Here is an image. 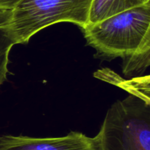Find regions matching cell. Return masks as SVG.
<instances>
[{
    "instance_id": "cell-1",
    "label": "cell",
    "mask_w": 150,
    "mask_h": 150,
    "mask_svg": "<svg viewBox=\"0 0 150 150\" xmlns=\"http://www.w3.org/2000/svg\"><path fill=\"white\" fill-rule=\"evenodd\" d=\"M87 43L100 55L123 58L150 52V2L83 29Z\"/></svg>"
},
{
    "instance_id": "cell-2",
    "label": "cell",
    "mask_w": 150,
    "mask_h": 150,
    "mask_svg": "<svg viewBox=\"0 0 150 150\" xmlns=\"http://www.w3.org/2000/svg\"><path fill=\"white\" fill-rule=\"evenodd\" d=\"M93 139L98 150H150L149 98L133 94L113 104Z\"/></svg>"
},
{
    "instance_id": "cell-3",
    "label": "cell",
    "mask_w": 150,
    "mask_h": 150,
    "mask_svg": "<svg viewBox=\"0 0 150 150\" xmlns=\"http://www.w3.org/2000/svg\"><path fill=\"white\" fill-rule=\"evenodd\" d=\"M92 0H21L12 10L10 27L17 44L25 43L48 26L70 22L82 29L89 23Z\"/></svg>"
},
{
    "instance_id": "cell-4",
    "label": "cell",
    "mask_w": 150,
    "mask_h": 150,
    "mask_svg": "<svg viewBox=\"0 0 150 150\" xmlns=\"http://www.w3.org/2000/svg\"><path fill=\"white\" fill-rule=\"evenodd\" d=\"M0 150H98L93 138L79 132L61 137L0 136Z\"/></svg>"
},
{
    "instance_id": "cell-5",
    "label": "cell",
    "mask_w": 150,
    "mask_h": 150,
    "mask_svg": "<svg viewBox=\"0 0 150 150\" xmlns=\"http://www.w3.org/2000/svg\"><path fill=\"white\" fill-rule=\"evenodd\" d=\"M147 2L150 0H92L88 24H94Z\"/></svg>"
},
{
    "instance_id": "cell-6",
    "label": "cell",
    "mask_w": 150,
    "mask_h": 150,
    "mask_svg": "<svg viewBox=\"0 0 150 150\" xmlns=\"http://www.w3.org/2000/svg\"><path fill=\"white\" fill-rule=\"evenodd\" d=\"M12 10L0 8V86L7 80L9 54L17 44L10 27Z\"/></svg>"
},
{
    "instance_id": "cell-7",
    "label": "cell",
    "mask_w": 150,
    "mask_h": 150,
    "mask_svg": "<svg viewBox=\"0 0 150 150\" xmlns=\"http://www.w3.org/2000/svg\"><path fill=\"white\" fill-rule=\"evenodd\" d=\"M21 0H0V8L13 10Z\"/></svg>"
}]
</instances>
